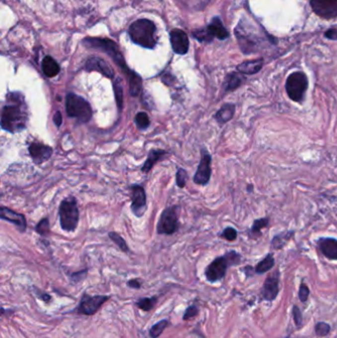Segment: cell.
I'll return each instance as SVG.
<instances>
[{"label": "cell", "mask_w": 337, "mask_h": 338, "mask_svg": "<svg viewBox=\"0 0 337 338\" xmlns=\"http://www.w3.org/2000/svg\"><path fill=\"white\" fill-rule=\"evenodd\" d=\"M285 87L287 94L292 101L302 103L309 87L308 78L302 72L293 73L288 77Z\"/></svg>", "instance_id": "cell-7"}, {"label": "cell", "mask_w": 337, "mask_h": 338, "mask_svg": "<svg viewBox=\"0 0 337 338\" xmlns=\"http://www.w3.org/2000/svg\"><path fill=\"white\" fill-rule=\"evenodd\" d=\"M269 225V219L268 218H261V219H257L253 222V227L251 229V233L250 236L256 239L259 238L261 236V230L267 228Z\"/></svg>", "instance_id": "cell-27"}, {"label": "cell", "mask_w": 337, "mask_h": 338, "mask_svg": "<svg viewBox=\"0 0 337 338\" xmlns=\"http://www.w3.org/2000/svg\"><path fill=\"white\" fill-rule=\"evenodd\" d=\"M168 322L167 320H164L158 324H156L150 331V335L153 338H158L165 331V329L168 327Z\"/></svg>", "instance_id": "cell-31"}, {"label": "cell", "mask_w": 337, "mask_h": 338, "mask_svg": "<svg viewBox=\"0 0 337 338\" xmlns=\"http://www.w3.org/2000/svg\"><path fill=\"white\" fill-rule=\"evenodd\" d=\"M54 123L56 124L57 127H61L63 123V115L60 111H57V113L54 115Z\"/></svg>", "instance_id": "cell-40"}, {"label": "cell", "mask_w": 337, "mask_h": 338, "mask_svg": "<svg viewBox=\"0 0 337 338\" xmlns=\"http://www.w3.org/2000/svg\"><path fill=\"white\" fill-rule=\"evenodd\" d=\"M86 70L88 72H92V71L98 72L108 79H113L115 75L113 69L104 60L100 58L89 59L86 63Z\"/></svg>", "instance_id": "cell-17"}, {"label": "cell", "mask_w": 337, "mask_h": 338, "mask_svg": "<svg viewBox=\"0 0 337 338\" xmlns=\"http://www.w3.org/2000/svg\"><path fill=\"white\" fill-rule=\"evenodd\" d=\"M83 43L88 48L97 49V50H100L106 53L122 69V71L125 73V75L128 78L133 74V72L129 70L128 66L126 65L124 57L122 53L120 52L119 46L115 42L108 40V39H101V38H85Z\"/></svg>", "instance_id": "cell-3"}, {"label": "cell", "mask_w": 337, "mask_h": 338, "mask_svg": "<svg viewBox=\"0 0 337 338\" xmlns=\"http://www.w3.org/2000/svg\"><path fill=\"white\" fill-rule=\"evenodd\" d=\"M198 314V309L196 307H190L187 309L185 315H184V320H188L191 319L193 317H195Z\"/></svg>", "instance_id": "cell-39"}, {"label": "cell", "mask_w": 337, "mask_h": 338, "mask_svg": "<svg viewBox=\"0 0 337 338\" xmlns=\"http://www.w3.org/2000/svg\"><path fill=\"white\" fill-rule=\"evenodd\" d=\"M313 11L325 19L337 17V0H311Z\"/></svg>", "instance_id": "cell-11"}, {"label": "cell", "mask_w": 337, "mask_h": 338, "mask_svg": "<svg viewBox=\"0 0 337 338\" xmlns=\"http://www.w3.org/2000/svg\"><path fill=\"white\" fill-rule=\"evenodd\" d=\"M279 293V272L275 271L268 276L263 285L262 294L265 300L273 301Z\"/></svg>", "instance_id": "cell-16"}, {"label": "cell", "mask_w": 337, "mask_h": 338, "mask_svg": "<svg viewBox=\"0 0 337 338\" xmlns=\"http://www.w3.org/2000/svg\"><path fill=\"white\" fill-rule=\"evenodd\" d=\"M236 113V105L233 103H227L222 106V108L216 113L215 119L216 121L223 125L231 121Z\"/></svg>", "instance_id": "cell-20"}, {"label": "cell", "mask_w": 337, "mask_h": 338, "mask_svg": "<svg viewBox=\"0 0 337 338\" xmlns=\"http://www.w3.org/2000/svg\"><path fill=\"white\" fill-rule=\"evenodd\" d=\"M29 153L37 165L47 162L53 155V149L41 143H32L29 146Z\"/></svg>", "instance_id": "cell-15"}, {"label": "cell", "mask_w": 337, "mask_h": 338, "mask_svg": "<svg viewBox=\"0 0 337 338\" xmlns=\"http://www.w3.org/2000/svg\"><path fill=\"white\" fill-rule=\"evenodd\" d=\"M114 92H115V97H116L118 107L120 109H122V106H123V86H122V82H121L120 79H117L114 82Z\"/></svg>", "instance_id": "cell-30"}, {"label": "cell", "mask_w": 337, "mask_h": 338, "mask_svg": "<svg viewBox=\"0 0 337 338\" xmlns=\"http://www.w3.org/2000/svg\"><path fill=\"white\" fill-rule=\"evenodd\" d=\"M294 316H295L296 324H297V325H300V324H301V321H302V317H301L300 311H299L297 308L294 309Z\"/></svg>", "instance_id": "cell-42"}, {"label": "cell", "mask_w": 337, "mask_h": 338, "mask_svg": "<svg viewBox=\"0 0 337 338\" xmlns=\"http://www.w3.org/2000/svg\"><path fill=\"white\" fill-rule=\"evenodd\" d=\"M170 43L172 50L177 55H185L189 50V39L187 34L180 29L170 32Z\"/></svg>", "instance_id": "cell-12"}, {"label": "cell", "mask_w": 337, "mask_h": 338, "mask_svg": "<svg viewBox=\"0 0 337 338\" xmlns=\"http://www.w3.org/2000/svg\"><path fill=\"white\" fill-rule=\"evenodd\" d=\"M36 231L38 234L42 236H46L50 232V225H49V220L47 218L43 219L36 227Z\"/></svg>", "instance_id": "cell-33"}, {"label": "cell", "mask_w": 337, "mask_h": 338, "mask_svg": "<svg viewBox=\"0 0 337 338\" xmlns=\"http://www.w3.org/2000/svg\"><path fill=\"white\" fill-rule=\"evenodd\" d=\"M107 299L108 297H105V296L91 297V296L85 295L79 307V312L84 315L91 316L99 310V308L103 305V303L107 301Z\"/></svg>", "instance_id": "cell-14"}, {"label": "cell", "mask_w": 337, "mask_h": 338, "mask_svg": "<svg viewBox=\"0 0 337 338\" xmlns=\"http://www.w3.org/2000/svg\"><path fill=\"white\" fill-rule=\"evenodd\" d=\"M128 80H129L130 94L133 97L139 96L140 93L142 92V88H143V82H142L141 77L133 72V74L128 78Z\"/></svg>", "instance_id": "cell-26"}, {"label": "cell", "mask_w": 337, "mask_h": 338, "mask_svg": "<svg viewBox=\"0 0 337 338\" xmlns=\"http://www.w3.org/2000/svg\"><path fill=\"white\" fill-rule=\"evenodd\" d=\"M187 179H188V174L186 170L179 169L176 173V184L178 185V187L183 188L186 185Z\"/></svg>", "instance_id": "cell-34"}, {"label": "cell", "mask_w": 337, "mask_h": 338, "mask_svg": "<svg viewBox=\"0 0 337 338\" xmlns=\"http://www.w3.org/2000/svg\"><path fill=\"white\" fill-rule=\"evenodd\" d=\"M325 36L330 40H337V30L336 29H330L326 32Z\"/></svg>", "instance_id": "cell-41"}, {"label": "cell", "mask_w": 337, "mask_h": 338, "mask_svg": "<svg viewBox=\"0 0 337 338\" xmlns=\"http://www.w3.org/2000/svg\"><path fill=\"white\" fill-rule=\"evenodd\" d=\"M212 157L209 155L207 150H202V158L199 164L198 169L194 175V182L198 185H207L212 175Z\"/></svg>", "instance_id": "cell-10"}, {"label": "cell", "mask_w": 337, "mask_h": 338, "mask_svg": "<svg viewBox=\"0 0 337 338\" xmlns=\"http://www.w3.org/2000/svg\"><path fill=\"white\" fill-rule=\"evenodd\" d=\"M248 191L249 192H253V184H250L249 186H248Z\"/></svg>", "instance_id": "cell-44"}, {"label": "cell", "mask_w": 337, "mask_h": 338, "mask_svg": "<svg viewBox=\"0 0 337 338\" xmlns=\"http://www.w3.org/2000/svg\"><path fill=\"white\" fill-rule=\"evenodd\" d=\"M131 198H132V209L137 217H141L146 210L147 196L143 186L133 185L131 187Z\"/></svg>", "instance_id": "cell-13"}, {"label": "cell", "mask_w": 337, "mask_h": 338, "mask_svg": "<svg viewBox=\"0 0 337 338\" xmlns=\"http://www.w3.org/2000/svg\"><path fill=\"white\" fill-rule=\"evenodd\" d=\"M156 304V299H142L137 305L143 311H150Z\"/></svg>", "instance_id": "cell-36"}, {"label": "cell", "mask_w": 337, "mask_h": 338, "mask_svg": "<svg viewBox=\"0 0 337 338\" xmlns=\"http://www.w3.org/2000/svg\"><path fill=\"white\" fill-rule=\"evenodd\" d=\"M262 68H263V60L259 59V60H253V61L245 62V63L239 65L238 66V71L242 75L253 76V75L259 73Z\"/></svg>", "instance_id": "cell-21"}, {"label": "cell", "mask_w": 337, "mask_h": 338, "mask_svg": "<svg viewBox=\"0 0 337 338\" xmlns=\"http://www.w3.org/2000/svg\"><path fill=\"white\" fill-rule=\"evenodd\" d=\"M135 122H136V125L139 129L141 130H145L147 128H149L150 124H151V121H150V118L148 116L147 113L145 112H139L135 118Z\"/></svg>", "instance_id": "cell-29"}, {"label": "cell", "mask_w": 337, "mask_h": 338, "mask_svg": "<svg viewBox=\"0 0 337 338\" xmlns=\"http://www.w3.org/2000/svg\"><path fill=\"white\" fill-rule=\"evenodd\" d=\"M42 71L44 75L48 78H55L60 74L59 64L50 56H47L42 61Z\"/></svg>", "instance_id": "cell-22"}, {"label": "cell", "mask_w": 337, "mask_h": 338, "mask_svg": "<svg viewBox=\"0 0 337 338\" xmlns=\"http://www.w3.org/2000/svg\"><path fill=\"white\" fill-rule=\"evenodd\" d=\"M28 110L24 97L18 92L7 95L6 104L2 108L1 128L9 133L21 132L26 128Z\"/></svg>", "instance_id": "cell-1"}, {"label": "cell", "mask_w": 337, "mask_h": 338, "mask_svg": "<svg viewBox=\"0 0 337 338\" xmlns=\"http://www.w3.org/2000/svg\"><path fill=\"white\" fill-rule=\"evenodd\" d=\"M294 235L295 233L291 231V232H286V233H282V234L275 236L271 243L272 249L281 250L283 247H285L290 242V240L294 237Z\"/></svg>", "instance_id": "cell-25"}, {"label": "cell", "mask_w": 337, "mask_h": 338, "mask_svg": "<svg viewBox=\"0 0 337 338\" xmlns=\"http://www.w3.org/2000/svg\"><path fill=\"white\" fill-rule=\"evenodd\" d=\"M157 26L149 19H139L129 28L131 40L146 49H154L157 44Z\"/></svg>", "instance_id": "cell-2"}, {"label": "cell", "mask_w": 337, "mask_h": 338, "mask_svg": "<svg viewBox=\"0 0 337 338\" xmlns=\"http://www.w3.org/2000/svg\"><path fill=\"white\" fill-rule=\"evenodd\" d=\"M109 238L125 253L129 252V248L127 246V244L125 243V241L123 240V238L121 236H119L118 234L112 232V233H109Z\"/></svg>", "instance_id": "cell-32"}, {"label": "cell", "mask_w": 337, "mask_h": 338, "mask_svg": "<svg viewBox=\"0 0 337 338\" xmlns=\"http://www.w3.org/2000/svg\"><path fill=\"white\" fill-rule=\"evenodd\" d=\"M66 111L69 117L77 119L80 123H87L92 117V109L84 98L69 93L66 99Z\"/></svg>", "instance_id": "cell-5"}, {"label": "cell", "mask_w": 337, "mask_h": 338, "mask_svg": "<svg viewBox=\"0 0 337 338\" xmlns=\"http://www.w3.org/2000/svg\"><path fill=\"white\" fill-rule=\"evenodd\" d=\"M309 294H310V291L308 289V287L303 284L300 288V291H299V297L301 299L302 302H306L308 300V297H309Z\"/></svg>", "instance_id": "cell-38"}, {"label": "cell", "mask_w": 337, "mask_h": 338, "mask_svg": "<svg viewBox=\"0 0 337 338\" xmlns=\"http://www.w3.org/2000/svg\"><path fill=\"white\" fill-rule=\"evenodd\" d=\"M241 255L236 252L216 258L206 269V277L210 282H217L223 279L230 265H237L241 262Z\"/></svg>", "instance_id": "cell-4"}, {"label": "cell", "mask_w": 337, "mask_h": 338, "mask_svg": "<svg viewBox=\"0 0 337 338\" xmlns=\"http://www.w3.org/2000/svg\"><path fill=\"white\" fill-rule=\"evenodd\" d=\"M245 78L243 77V75L240 73H232L230 75L227 76L225 84H224V89L226 92L229 91H234L236 89H238L240 86L244 84L245 82Z\"/></svg>", "instance_id": "cell-23"}, {"label": "cell", "mask_w": 337, "mask_h": 338, "mask_svg": "<svg viewBox=\"0 0 337 338\" xmlns=\"http://www.w3.org/2000/svg\"><path fill=\"white\" fill-rule=\"evenodd\" d=\"M178 207L166 209L159 221L158 233L161 235H172L178 230Z\"/></svg>", "instance_id": "cell-9"}, {"label": "cell", "mask_w": 337, "mask_h": 338, "mask_svg": "<svg viewBox=\"0 0 337 338\" xmlns=\"http://www.w3.org/2000/svg\"><path fill=\"white\" fill-rule=\"evenodd\" d=\"M60 221L62 229L66 232H74L77 229L80 221V211L75 197H68L61 203Z\"/></svg>", "instance_id": "cell-6"}, {"label": "cell", "mask_w": 337, "mask_h": 338, "mask_svg": "<svg viewBox=\"0 0 337 338\" xmlns=\"http://www.w3.org/2000/svg\"><path fill=\"white\" fill-rule=\"evenodd\" d=\"M0 216L2 220H5L9 223L14 224L15 226L18 227L20 232H25L26 228H27V222L26 219L23 215L18 214L8 208L2 207L0 210Z\"/></svg>", "instance_id": "cell-18"}, {"label": "cell", "mask_w": 337, "mask_h": 338, "mask_svg": "<svg viewBox=\"0 0 337 338\" xmlns=\"http://www.w3.org/2000/svg\"><path fill=\"white\" fill-rule=\"evenodd\" d=\"M330 331H331V327L326 323H320L316 327V333L320 337L327 336L330 333Z\"/></svg>", "instance_id": "cell-37"}, {"label": "cell", "mask_w": 337, "mask_h": 338, "mask_svg": "<svg viewBox=\"0 0 337 338\" xmlns=\"http://www.w3.org/2000/svg\"><path fill=\"white\" fill-rule=\"evenodd\" d=\"M318 246L322 254L331 260H337V240L334 238H321Z\"/></svg>", "instance_id": "cell-19"}, {"label": "cell", "mask_w": 337, "mask_h": 338, "mask_svg": "<svg viewBox=\"0 0 337 338\" xmlns=\"http://www.w3.org/2000/svg\"><path fill=\"white\" fill-rule=\"evenodd\" d=\"M129 286L132 287V288H136V289H139L141 287V284L137 281V280H131L129 283Z\"/></svg>", "instance_id": "cell-43"}, {"label": "cell", "mask_w": 337, "mask_h": 338, "mask_svg": "<svg viewBox=\"0 0 337 338\" xmlns=\"http://www.w3.org/2000/svg\"><path fill=\"white\" fill-rule=\"evenodd\" d=\"M274 264H275V260H274L273 254H268L263 260H261L257 264V266L255 267V272L258 274H263L269 271L270 269H272Z\"/></svg>", "instance_id": "cell-28"}, {"label": "cell", "mask_w": 337, "mask_h": 338, "mask_svg": "<svg viewBox=\"0 0 337 338\" xmlns=\"http://www.w3.org/2000/svg\"><path fill=\"white\" fill-rule=\"evenodd\" d=\"M167 153L165 151L162 150H153L151 151L149 158L147 160V162L145 163L144 167L142 168V171L145 173H148L149 171H151V169L154 168V166L166 155Z\"/></svg>", "instance_id": "cell-24"}, {"label": "cell", "mask_w": 337, "mask_h": 338, "mask_svg": "<svg viewBox=\"0 0 337 338\" xmlns=\"http://www.w3.org/2000/svg\"><path fill=\"white\" fill-rule=\"evenodd\" d=\"M230 36L229 32L223 25V22L220 18L216 17L212 20V22L204 29L197 30L193 32V37L199 42H212L214 38H218L219 40H226Z\"/></svg>", "instance_id": "cell-8"}, {"label": "cell", "mask_w": 337, "mask_h": 338, "mask_svg": "<svg viewBox=\"0 0 337 338\" xmlns=\"http://www.w3.org/2000/svg\"><path fill=\"white\" fill-rule=\"evenodd\" d=\"M221 237H222L223 239H226V240L229 241V242H234V241H236L237 238H238V232H237L236 229L229 227V228H227L226 230H224V232L222 233Z\"/></svg>", "instance_id": "cell-35"}]
</instances>
